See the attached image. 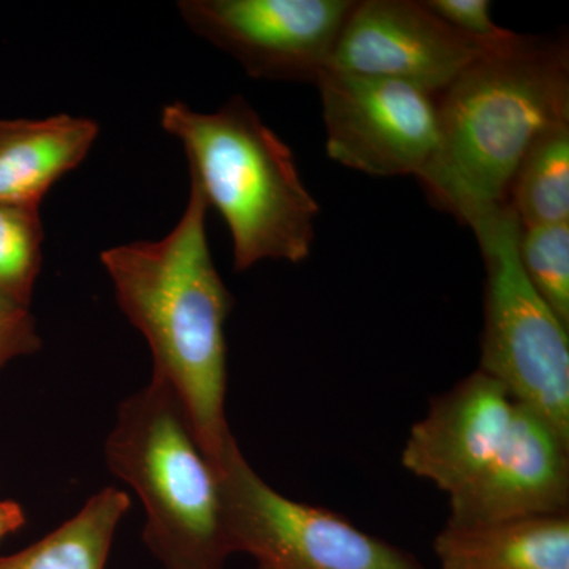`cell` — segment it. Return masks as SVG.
Here are the masks:
<instances>
[{"label":"cell","instance_id":"6da1fadb","mask_svg":"<svg viewBox=\"0 0 569 569\" xmlns=\"http://www.w3.org/2000/svg\"><path fill=\"white\" fill-rule=\"evenodd\" d=\"M402 466L447 493V526L569 508V440L479 369L430 402L411 427Z\"/></svg>","mask_w":569,"mask_h":569},{"label":"cell","instance_id":"7a4b0ae2","mask_svg":"<svg viewBox=\"0 0 569 569\" xmlns=\"http://www.w3.org/2000/svg\"><path fill=\"white\" fill-rule=\"evenodd\" d=\"M197 182L178 224L159 241L112 247L102 253L116 301L148 340L152 378L181 400L204 455L213 466L233 440L224 417V321L233 296L213 266Z\"/></svg>","mask_w":569,"mask_h":569},{"label":"cell","instance_id":"3957f363","mask_svg":"<svg viewBox=\"0 0 569 569\" xmlns=\"http://www.w3.org/2000/svg\"><path fill=\"white\" fill-rule=\"evenodd\" d=\"M438 99V144L418 176L427 197L460 223L509 204L527 153L569 123L567 44L531 39L475 62Z\"/></svg>","mask_w":569,"mask_h":569},{"label":"cell","instance_id":"277c9868","mask_svg":"<svg viewBox=\"0 0 569 569\" xmlns=\"http://www.w3.org/2000/svg\"><path fill=\"white\" fill-rule=\"evenodd\" d=\"M164 132L182 142L190 178L230 228L236 272L264 260L298 264L312 252L320 206L287 142L241 96L213 112L167 104Z\"/></svg>","mask_w":569,"mask_h":569},{"label":"cell","instance_id":"5b68a950","mask_svg":"<svg viewBox=\"0 0 569 569\" xmlns=\"http://www.w3.org/2000/svg\"><path fill=\"white\" fill-rule=\"evenodd\" d=\"M104 458L140 497L148 516L142 538L164 569H223L233 552L219 470L173 389L152 378L123 400Z\"/></svg>","mask_w":569,"mask_h":569},{"label":"cell","instance_id":"8992f818","mask_svg":"<svg viewBox=\"0 0 569 569\" xmlns=\"http://www.w3.org/2000/svg\"><path fill=\"white\" fill-rule=\"evenodd\" d=\"M468 227L477 236L486 266L479 370L569 440V328L520 264L518 213L511 204L500 206Z\"/></svg>","mask_w":569,"mask_h":569},{"label":"cell","instance_id":"52a82bcc","mask_svg":"<svg viewBox=\"0 0 569 569\" xmlns=\"http://www.w3.org/2000/svg\"><path fill=\"white\" fill-rule=\"evenodd\" d=\"M231 552L261 569H427L407 550L372 537L329 509L272 489L231 440L217 462Z\"/></svg>","mask_w":569,"mask_h":569},{"label":"cell","instance_id":"ba28073f","mask_svg":"<svg viewBox=\"0 0 569 569\" xmlns=\"http://www.w3.org/2000/svg\"><path fill=\"white\" fill-rule=\"evenodd\" d=\"M351 0H182L183 22L253 78L312 82L331 69Z\"/></svg>","mask_w":569,"mask_h":569},{"label":"cell","instance_id":"9c48e42d","mask_svg":"<svg viewBox=\"0 0 569 569\" xmlns=\"http://www.w3.org/2000/svg\"><path fill=\"white\" fill-rule=\"evenodd\" d=\"M317 86L335 162L378 178L421 174L438 144L437 96L335 69Z\"/></svg>","mask_w":569,"mask_h":569},{"label":"cell","instance_id":"30bf717a","mask_svg":"<svg viewBox=\"0 0 569 569\" xmlns=\"http://www.w3.org/2000/svg\"><path fill=\"white\" fill-rule=\"evenodd\" d=\"M486 56L425 2L365 0L355 3L343 26L331 69L440 96Z\"/></svg>","mask_w":569,"mask_h":569},{"label":"cell","instance_id":"8fae6325","mask_svg":"<svg viewBox=\"0 0 569 569\" xmlns=\"http://www.w3.org/2000/svg\"><path fill=\"white\" fill-rule=\"evenodd\" d=\"M99 126L70 114L0 121V204L40 206L88 157Z\"/></svg>","mask_w":569,"mask_h":569},{"label":"cell","instance_id":"7c38bea8","mask_svg":"<svg viewBox=\"0 0 569 569\" xmlns=\"http://www.w3.org/2000/svg\"><path fill=\"white\" fill-rule=\"evenodd\" d=\"M433 550L440 569H569V512L447 526Z\"/></svg>","mask_w":569,"mask_h":569},{"label":"cell","instance_id":"4fadbf2b","mask_svg":"<svg viewBox=\"0 0 569 569\" xmlns=\"http://www.w3.org/2000/svg\"><path fill=\"white\" fill-rule=\"evenodd\" d=\"M129 508L130 498L122 490H100L59 529L21 552L0 557V569H104Z\"/></svg>","mask_w":569,"mask_h":569},{"label":"cell","instance_id":"5bb4252c","mask_svg":"<svg viewBox=\"0 0 569 569\" xmlns=\"http://www.w3.org/2000/svg\"><path fill=\"white\" fill-rule=\"evenodd\" d=\"M509 204L522 228L569 222V123L535 142L511 183Z\"/></svg>","mask_w":569,"mask_h":569},{"label":"cell","instance_id":"9a60e30c","mask_svg":"<svg viewBox=\"0 0 569 569\" xmlns=\"http://www.w3.org/2000/svg\"><path fill=\"white\" fill-rule=\"evenodd\" d=\"M40 206L0 204V302L31 307L43 264Z\"/></svg>","mask_w":569,"mask_h":569},{"label":"cell","instance_id":"2e32d148","mask_svg":"<svg viewBox=\"0 0 569 569\" xmlns=\"http://www.w3.org/2000/svg\"><path fill=\"white\" fill-rule=\"evenodd\" d=\"M519 258L535 290L569 328V222L522 228Z\"/></svg>","mask_w":569,"mask_h":569},{"label":"cell","instance_id":"e0dca14e","mask_svg":"<svg viewBox=\"0 0 569 569\" xmlns=\"http://www.w3.org/2000/svg\"><path fill=\"white\" fill-rule=\"evenodd\" d=\"M427 9L489 54H505L530 43L533 37L500 28L488 0H427Z\"/></svg>","mask_w":569,"mask_h":569},{"label":"cell","instance_id":"ac0fdd59","mask_svg":"<svg viewBox=\"0 0 569 569\" xmlns=\"http://www.w3.org/2000/svg\"><path fill=\"white\" fill-rule=\"evenodd\" d=\"M40 348L31 310L0 302V369L11 359L36 353Z\"/></svg>","mask_w":569,"mask_h":569},{"label":"cell","instance_id":"d6986e66","mask_svg":"<svg viewBox=\"0 0 569 569\" xmlns=\"http://www.w3.org/2000/svg\"><path fill=\"white\" fill-rule=\"evenodd\" d=\"M26 523L21 505L13 500L0 501V539L7 535L17 533Z\"/></svg>","mask_w":569,"mask_h":569},{"label":"cell","instance_id":"ffe728a7","mask_svg":"<svg viewBox=\"0 0 569 569\" xmlns=\"http://www.w3.org/2000/svg\"><path fill=\"white\" fill-rule=\"evenodd\" d=\"M257 569H261V568H257Z\"/></svg>","mask_w":569,"mask_h":569}]
</instances>
